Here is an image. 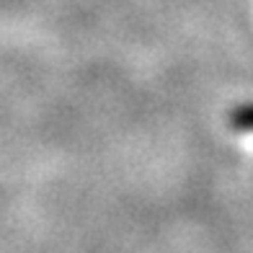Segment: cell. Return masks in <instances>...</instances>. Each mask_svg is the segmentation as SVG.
Wrapping results in <instances>:
<instances>
[{"label":"cell","instance_id":"obj_1","mask_svg":"<svg viewBox=\"0 0 253 253\" xmlns=\"http://www.w3.org/2000/svg\"><path fill=\"white\" fill-rule=\"evenodd\" d=\"M230 126L235 132H253V103H243L230 111Z\"/></svg>","mask_w":253,"mask_h":253}]
</instances>
